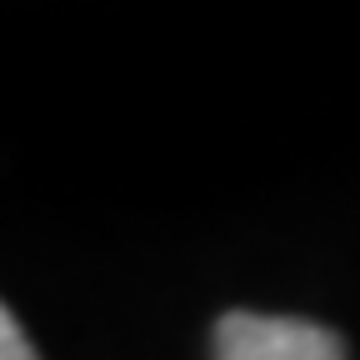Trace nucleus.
<instances>
[{
    "label": "nucleus",
    "instance_id": "f257e3e1",
    "mask_svg": "<svg viewBox=\"0 0 360 360\" xmlns=\"http://www.w3.org/2000/svg\"><path fill=\"white\" fill-rule=\"evenodd\" d=\"M215 360H345V340L300 315L231 310L215 326Z\"/></svg>",
    "mask_w": 360,
    "mask_h": 360
},
{
    "label": "nucleus",
    "instance_id": "f03ea898",
    "mask_svg": "<svg viewBox=\"0 0 360 360\" xmlns=\"http://www.w3.org/2000/svg\"><path fill=\"white\" fill-rule=\"evenodd\" d=\"M0 360H40L35 355V345L25 340V330H20V321L0 305Z\"/></svg>",
    "mask_w": 360,
    "mask_h": 360
}]
</instances>
